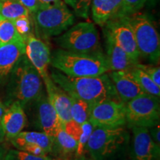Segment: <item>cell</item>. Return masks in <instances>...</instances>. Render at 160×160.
Masks as SVG:
<instances>
[{
  "label": "cell",
  "mask_w": 160,
  "mask_h": 160,
  "mask_svg": "<svg viewBox=\"0 0 160 160\" xmlns=\"http://www.w3.org/2000/svg\"><path fill=\"white\" fill-rule=\"evenodd\" d=\"M50 77L70 96L84 100L90 108L108 99L121 101L107 73L97 77H73L53 71Z\"/></svg>",
  "instance_id": "1"
},
{
  "label": "cell",
  "mask_w": 160,
  "mask_h": 160,
  "mask_svg": "<svg viewBox=\"0 0 160 160\" xmlns=\"http://www.w3.org/2000/svg\"><path fill=\"white\" fill-rule=\"evenodd\" d=\"M131 137L125 126L94 127L86 145L93 160H127Z\"/></svg>",
  "instance_id": "2"
},
{
  "label": "cell",
  "mask_w": 160,
  "mask_h": 160,
  "mask_svg": "<svg viewBox=\"0 0 160 160\" xmlns=\"http://www.w3.org/2000/svg\"><path fill=\"white\" fill-rule=\"evenodd\" d=\"M51 64L57 71L73 77H97L110 71L106 56L100 51L85 53L57 50L51 55Z\"/></svg>",
  "instance_id": "3"
},
{
  "label": "cell",
  "mask_w": 160,
  "mask_h": 160,
  "mask_svg": "<svg viewBox=\"0 0 160 160\" xmlns=\"http://www.w3.org/2000/svg\"><path fill=\"white\" fill-rule=\"evenodd\" d=\"M42 92V79L25 54L23 55L8 79V105L18 102L25 107Z\"/></svg>",
  "instance_id": "4"
},
{
  "label": "cell",
  "mask_w": 160,
  "mask_h": 160,
  "mask_svg": "<svg viewBox=\"0 0 160 160\" xmlns=\"http://www.w3.org/2000/svg\"><path fill=\"white\" fill-rule=\"evenodd\" d=\"M134 34L140 57L157 65L160 59V39L159 33L151 19L139 12L126 17Z\"/></svg>",
  "instance_id": "5"
},
{
  "label": "cell",
  "mask_w": 160,
  "mask_h": 160,
  "mask_svg": "<svg viewBox=\"0 0 160 160\" xmlns=\"http://www.w3.org/2000/svg\"><path fill=\"white\" fill-rule=\"evenodd\" d=\"M33 14L38 35L43 38L61 34L75 22L74 15L62 2L56 5L39 7Z\"/></svg>",
  "instance_id": "6"
},
{
  "label": "cell",
  "mask_w": 160,
  "mask_h": 160,
  "mask_svg": "<svg viewBox=\"0 0 160 160\" xmlns=\"http://www.w3.org/2000/svg\"><path fill=\"white\" fill-rule=\"evenodd\" d=\"M56 42L62 49L75 53L100 51L99 33L91 22H79L72 26L56 39Z\"/></svg>",
  "instance_id": "7"
},
{
  "label": "cell",
  "mask_w": 160,
  "mask_h": 160,
  "mask_svg": "<svg viewBox=\"0 0 160 160\" xmlns=\"http://www.w3.org/2000/svg\"><path fill=\"white\" fill-rule=\"evenodd\" d=\"M126 125L149 128L159 124V98L144 93L125 103Z\"/></svg>",
  "instance_id": "8"
},
{
  "label": "cell",
  "mask_w": 160,
  "mask_h": 160,
  "mask_svg": "<svg viewBox=\"0 0 160 160\" xmlns=\"http://www.w3.org/2000/svg\"><path fill=\"white\" fill-rule=\"evenodd\" d=\"M23 108L25 113L29 114L36 128L39 129L53 139L58 128L64 125L44 91Z\"/></svg>",
  "instance_id": "9"
},
{
  "label": "cell",
  "mask_w": 160,
  "mask_h": 160,
  "mask_svg": "<svg viewBox=\"0 0 160 160\" xmlns=\"http://www.w3.org/2000/svg\"><path fill=\"white\" fill-rule=\"evenodd\" d=\"M88 121L94 127L114 128L126 125L125 104L108 99L90 108Z\"/></svg>",
  "instance_id": "10"
},
{
  "label": "cell",
  "mask_w": 160,
  "mask_h": 160,
  "mask_svg": "<svg viewBox=\"0 0 160 160\" xmlns=\"http://www.w3.org/2000/svg\"><path fill=\"white\" fill-rule=\"evenodd\" d=\"M133 133L128 157L131 160H159L160 147L157 145L145 127H131Z\"/></svg>",
  "instance_id": "11"
},
{
  "label": "cell",
  "mask_w": 160,
  "mask_h": 160,
  "mask_svg": "<svg viewBox=\"0 0 160 160\" xmlns=\"http://www.w3.org/2000/svg\"><path fill=\"white\" fill-rule=\"evenodd\" d=\"M105 29L111 33L118 45L135 63L140 57L134 34L125 17L112 19L105 24Z\"/></svg>",
  "instance_id": "12"
},
{
  "label": "cell",
  "mask_w": 160,
  "mask_h": 160,
  "mask_svg": "<svg viewBox=\"0 0 160 160\" xmlns=\"http://www.w3.org/2000/svg\"><path fill=\"white\" fill-rule=\"evenodd\" d=\"M9 141L16 149L36 156L50 154L53 143V139L42 131H22Z\"/></svg>",
  "instance_id": "13"
},
{
  "label": "cell",
  "mask_w": 160,
  "mask_h": 160,
  "mask_svg": "<svg viewBox=\"0 0 160 160\" xmlns=\"http://www.w3.org/2000/svg\"><path fill=\"white\" fill-rule=\"evenodd\" d=\"M25 56L36 70L42 79L49 77L48 67L51 64L50 49L42 40L31 34L25 40Z\"/></svg>",
  "instance_id": "14"
},
{
  "label": "cell",
  "mask_w": 160,
  "mask_h": 160,
  "mask_svg": "<svg viewBox=\"0 0 160 160\" xmlns=\"http://www.w3.org/2000/svg\"><path fill=\"white\" fill-rule=\"evenodd\" d=\"M42 81L50 103L55 109L62 122L65 124L71 121V99L68 93L58 86L50 76Z\"/></svg>",
  "instance_id": "15"
},
{
  "label": "cell",
  "mask_w": 160,
  "mask_h": 160,
  "mask_svg": "<svg viewBox=\"0 0 160 160\" xmlns=\"http://www.w3.org/2000/svg\"><path fill=\"white\" fill-rule=\"evenodd\" d=\"M108 75L118 97L123 103L128 102L134 98L146 93L132 77L129 70L111 71Z\"/></svg>",
  "instance_id": "16"
},
{
  "label": "cell",
  "mask_w": 160,
  "mask_h": 160,
  "mask_svg": "<svg viewBox=\"0 0 160 160\" xmlns=\"http://www.w3.org/2000/svg\"><path fill=\"white\" fill-rule=\"evenodd\" d=\"M27 120L23 107L18 102L8 105L0 122L5 139L11 140L22 131L26 127Z\"/></svg>",
  "instance_id": "17"
},
{
  "label": "cell",
  "mask_w": 160,
  "mask_h": 160,
  "mask_svg": "<svg viewBox=\"0 0 160 160\" xmlns=\"http://www.w3.org/2000/svg\"><path fill=\"white\" fill-rule=\"evenodd\" d=\"M25 54V42L18 41L0 45V84L8 81L20 58Z\"/></svg>",
  "instance_id": "18"
},
{
  "label": "cell",
  "mask_w": 160,
  "mask_h": 160,
  "mask_svg": "<svg viewBox=\"0 0 160 160\" xmlns=\"http://www.w3.org/2000/svg\"><path fill=\"white\" fill-rule=\"evenodd\" d=\"M106 43V58L108 63L110 71H128L134 66V62L128 57L115 42L114 39L107 30L105 29Z\"/></svg>",
  "instance_id": "19"
},
{
  "label": "cell",
  "mask_w": 160,
  "mask_h": 160,
  "mask_svg": "<svg viewBox=\"0 0 160 160\" xmlns=\"http://www.w3.org/2000/svg\"><path fill=\"white\" fill-rule=\"evenodd\" d=\"M77 145V141L65 131L64 125L60 126L53 138L51 157L53 159L72 160L75 157Z\"/></svg>",
  "instance_id": "20"
},
{
  "label": "cell",
  "mask_w": 160,
  "mask_h": 160,
  "mask_svg": "<svg viewBox=\"0 0 160 160\" xmlns=\"http://www.w3.org/2000/svg\"><path fill=\"white\" fill-rule=\"evenodd\" d=\"M121 3L122 0H92L91 7L93 21L100 26H104L116 17Z\"/></svg>",
  "instance_id": "21"
},
{
  "label": "cell",
  "mask_w": 160,
  "mask_h": 160,
  "mask_svg": "<svg viewBox=\"0 0 160 160\" xmlns=\"http://www.w3.org/2000/svg\"><path fill=\"white\" fill-rule=\"evenodd\" d=\"M0 14L2 19L13 20L29 17L30 12L19 0H3L0 2Z\"/></svg>",
  "instance_id": "22"
},
{
  "label": "cell",
  "mask_w": 160,
  "mask_h": 160,
  "mask_svg": "<svg viewBox=\"0 0 160 160\" xmlns=\"http://www.w3.org/2000/svg\"><path fill=\"white\" fill-rule=\"evenodd\" d=\"M129 71L138 85L146 93L159 98L160 87L151 79V78L145 71L138 68L136 65L130 69Z\"/></svg>",
  "instance_id": "23"
},
{
  "label": "cell",
  "mask_w": 160,
  "mask_h": 160,
  "mask_svg": "<svg viewBox=\"0 0 160 160\" xmlns=\"http://www.w3.org/2000/svg\"><path fill=\"white\" fill-rule=\"evenodd\" d=\"M18 41L25 42V40L18 33L13 21L2 19L0 21V45Z\"/></svg>",
  "instance_id": "24"
},
{
  "label": "cell",
  "mask_w": 160,
  "mask_h": 160,
  "mask_svg": "<svg viewBox=\"0 0 160 160\" xmlns=\"http://www.w3.org/2000/svg\"><path fill=\"white\" fill-rule=\"evenodd\" d=\"M70 99H71V119L80 125L86 121H88L90 112V106L88 104L82 99L71 96H70Z\"/></svg>",
  "instance_id": "25"
},
{
  "label": "cell",
  "mask_w": 160,
  "mask_h": 160,
  "mask_svg": "<svg viewBox=\"0 0 160 160\" xmlns=\"http://www.w3.org/2000/svg\"><path fill=\"white\" fill-rule=\"evenodd\" d=\"M146 0H122L121 7L115 18L129 17L137 13L142 8Z\"/></svg>",
  "instance_id": "26"
},
{
  "label": "cell",
  "mask_w": 160,
  "mask_h": 160,
  "mask_svg": "<svg viewBox=\"0 0 160 160\" xmlns=\"http://www.w3.org/2000/svg\"><path fill=\"white\" fill-rule=\"evenodd\" d=\"M82 132L80 134L79 139L78 140L77 149L76 151L75 157L81 156L86 153V145H87L88 141L90 137H91L94 126L89 121H86L85 122L81 124Z\"/></svg>",
  "instance_id": "27"
},
{
  "label": "cell",
  "mask_w": 160,
  "mask_h": 160,
  "mask_svg": "<svg viewBox=\"0 0 160 160\" xmlns=\"http://www.w3.org/2000/svg\"><path fill=\"white\" fill-rule=\"evenodd\" d=\"M4 160H53L48 156H36L19 150H8Z\"/></svg>",
  "instance_id": "28"
},
{
  "label": "cell",
  "mask_w": 160,
  "mask_h": 160,
  "mask_svg": "<svg viewBox=\"0 0 160 160\" xmlns=\"http://www.w3.org/2000/svg\"><path fill=\"white\" fill-rule=\"evenodd\" d=\"M65 2L71 6L77 17L85 19L88 17L92 0H65Z\"/></svg>",
  "instance_id": "29"
},
{
  "label": "cell",
  "mask_w": 160,
  "mask_h": 160,
  "mask_svg": "<svg viewBox=\"0 0 160 160\" xmlns=\"http://www.w3.org/2000/svg\"><path fill=\"white\" fill-rule=\"evenodd\" d=\"M13 22H14L18 33L25 42L28 37L32 34L31 21H30L29 17H20L19 19L13 20Z\"/></svg>",
  "instance_id": "30"
},
{
  "label": "cell",
  "mask_w": 160,
  "mask_h": 160,
  "mask_svg": "<svg viewBox=\"0 0 160 160\" xmlns=\"http://www.w3.org/2000/svg\"><path fill=\"white\" fill-rule=\"evenodd\" d=\"M136 65L142 70L143 71H145L151 78V79L160 87V68L159 66L142 65L139 62L136 64Z\"/></svg>",
  "instance_id": "31"
},
{
  "label": "cell",
  "mask_w": 160,
  "mask_h": 160,
  "mask_svg": "<svg viewBox=\"0 0 160 160\" xmlns=\"http://www.w3.org/2000/svg\"><path fill=\"white\" fill-rule=\"evenodd\" d=\"M64 129L71 137H73L76 141H77L78 143V140L79 139L82 132L81 125L71 119V121L64 124Z\"/></svg>",
  "instance_id": "32"
},
{
  "label": "cell",
  "mask_w": 160,
  "mask_h": 160,
  "mask_svg": "<svg viewBox=\"0 0 160 160\" xmlns=\"http://www.w3.org/2000/svg\"><path fill=\"white\" fill-rule=\"evenodd\" d=\"M19 1L28 10L30 13H33L39 8L38 0H19Z\"/></svg>",
  "instance_id": "33"
},
{
  "label": "cell",
  "mask_w": 160,
  "mask_h": 160,
  "mask_svg": "<svg viewBox=\"0 0 160 160\" xmlns=\"http://www.w3.org/2000/svg\"><path fill=\"white\" fill-rule=\"evenodd\" d=\"M149 133L150 135L152 138V139L153 140V142L157 144V145L160 147V128H159V124H158L157 125L153 126V127L149 128Z\"/></svg>",
  "instance_id": "34"
},
{
  "label": "cell",
  "mask_w": 160,
  "mask_h": 160,
  "mask_svg": "<svg viewBox=\"0 0 160 160\" xmlns=\"http://www.w3.org/2000/svg\"><path fill=\"white\" fill-rule=\"evenodd\" d=\"M39 2V7H45V6H50L59 4L61 2V0H38Z\"/></svg>",
  "instance_id": "35"
},
{
  "label": "cell",
  "mask_w": 160,
  "mask_h": 160,
  "mask_svg": "<svg viewBox=\"0 0 160 160\" xmlns=\"http://www.w3.org/2000/svg\"><path fill=\"white\" fill-rule=\"evenodd\" d=\"M6 108H7V106H6L5 104H4L0 100V122H1V119H2V116L4 115V113H5Z\"/></svg>",
  "instance_id": "36"
},
{
  "label": "cell",
  "mask_w": 160,
  "mask_h": 160,
  "mask_svg": "<svg viewBox=\"0 0 160 160\" xmlns=\"http://www.w3.org/2000/svg\"><path fill=\"white\" fill-rule=\"evenodd\" d=\"M72 160H93L91 157H88L86 156V153L81 156H78V157H74Z\"/></svg>",
  "instance_id": "37"
},
{
  "label": "cell",
  "mask_w": 160,
  "mask_h": 160,
  "mask_svg": "<svg viewBox=\"0 0 160 160\" xmlns=\"http://www.w3.org/2000/svg\"><path fill=\"white\" fill-rule=\"evenodd\" d=\"M8 150L3 146L0 145V160H4V158L5 157L6 153H7Z\"/></svg>",
  "instance_id": "38"
},
{
  "label": "cell",
  "mask_w": 160,
  "mask_h": 160,
  "mask_svg": "<svg viewBox=\"0 0 160 160\" xmlns=\"http://www.w3.org/2000/svg\"><path fill=\"white\" fill-rule=\"evenodd\" d=\"M5 139V133H4V131H3V130H2V128L1 124H0V145H1L2 143L4 142Z\"/></svg>",
  "instance_id": "39"
},
{
  "label": "cell",
  "mask_w": 160,
  "mask_h": 160,
  "mask_svg": "<svg viewBox=\"0 0 160 160\" xmlns=\"http://www.w3.org/2000/svg\"><path fill=\"white\" fill-rule=\"evenodd\" d=\"M2 19V16H1V14H0V21H1V20Z\"/></svg>",
  "instance_id": "40"
},
{
  "label": "cell",
  "mask_w": 160,
  "mask_h": 160,
  "mask_svg": "<svg viewBox=\"0 0 160 160\" xmlns=\"http://www.w3.org/2000/svg\"><path fill=\"white\" fill-rule=\"evenodd\" d=\"M53 160H70V159H53Z\"/></svg>",
  "instance_id": "41"
},
{
  "label": "cell",
  "mask_w": 160,
  "mask_h": 160,
  "mask_svg": "<svg viewBox=\"0 0 160 160\" xmlns=\"http://www.w3.org/2000/svg\"><path fill=\"white\" fill-rule=\"evenodd\" d=\"M2 1H3V0H0V2H2Z\"/></svg>",
  "instance_id": "42"
}]
</instances>
